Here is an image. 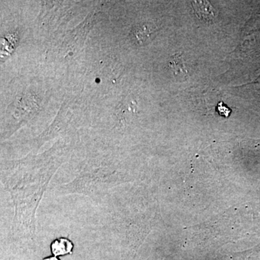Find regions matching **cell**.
I'll return each instance as SVG.
<instances>
[{"mask_svg":"<svg viewBox=\"0 0 260 260\" xmlns=\"http://www.w3.org/2000/svg\"><path fill=\"white\" fill-rule=\"evenodd\" d=\"M73 249V244L66 238H59L51 244V251L54 256L70 254Z\"/></svg>","mask_w":260,"mask_h":260,"instance_id":"2","label":"cell"},{"mask_svg":"<svg viewBox=\"0 0 260 260\" xmlns=\"http://www.w3.org/2000/svg\"><path fill=\"white\" fill-rule=\"evenodd\" d=\"M43 260H59L56 257V256H50V257L45 258V259Z\"/></svg>","mask_w":260,"mask_h":260,"instance_id":"5","label":"cell"},{"mask_svg":"<svg viewBox=\"0 0 260 260\" xmlns=\"http://www.w3.org/2000/svg\"><path fill=\"white\" fill-rule=\"evenodd\" d=\"M170 68L172 71L178 76L186 78L189 76V73L186 69L185 60L181 53H177L172 56L170 61Z\"/></svg>","mask_w":260,"mask_h":260,"instance_id":"3","label":"cell"},{"mask_svg":"<svg viewBox=\"0 0 260 260\" xmlns=\"http://www.w3.org/2000/svg\"><path fill=\"white\" fill-rule=\"evenodd\" d=\"M135 37L138 38V41L140 42H144L148 39L150 36V31L148 27L145 25H138V27H135Z\"/></svg>","mask_w":260,"mask_h":260,"instance_id":"4","label":"cell"},{"mask_svg":"<svg viewBox=\"0 0 260 260\" xmlns=\"http://www.w3.org/2000/svg\"><path fill=\"white\" fill-rule=\"evenodd\" d=\"M195 14L202 20L213 23L216 20L218 13L215 11L213 7L208 2L194 1L191 2Z\"/></svg>","mask_w":260,"mask_h":260,"instance_id":"1","label":"cell"}]
</instances>
